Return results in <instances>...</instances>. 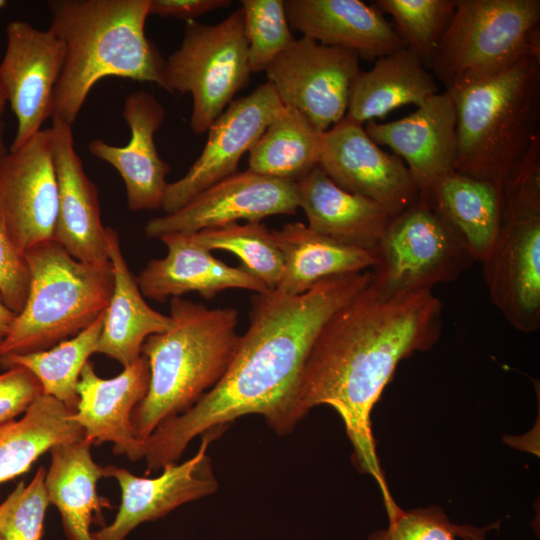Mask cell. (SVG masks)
Wrapping results in <instances>:
<instances>
[{"label": "cell", "mask_w": 540, "mask_h": 540, "mask_svg": "<svg viewBox=\"0 0 540 540\" xmlns=\"http://www.w3.org/2000/svg\"><path fill=\"white\" fill-rule=\"evenodd\" d=\"M364 130L377 145L389 147L402 159L419 193L455 171L456 111L447 90L431 96L403 118L386 123L370 121Z\"/></svg>", "instance_id": "cell-18"}, {"label": "cell", "mask_w": 540, "mask_h": 540, "mask_svg": "<svg viewBox=\"0 0 540 540\" xmlns=\"http://www.w3.org/2000/svg\"><path fill=\"white\" fill-rule=\"evenodd\" d=\"M58 185L50 128L0 159V219L19 251L53 240Z\"/></svg>", "instance_id": "cell-12"}, {"label": "cell", "mask_w": 540, "mask_h": 540, "mask_svg": "<svg viewBox=\"0 0 540 540\" xmlns=\"http://www.w3.org/2000/svg\"><path fill=\"white\" fill-rule=\"evenodd\" d=\"M442 324V302L432 290L383 298L368 284L323 325L301 375V420L318 405L339 414L354 465L376 480L387 509L395 503L378 459L371 413L398 364L431 349Z\"/></svg>", "instance_id": "cell-2"}, {"label": "cell", "mask_w": 540, "mask_h": 540, "mask_svg": "<svg viewBox=\"0 0 540 540\" xmlns=\"http://www.w3.org/2000/svg\"><path fill=\"white\" fill-rule=\"evenodd\" d=\"M419 197L448 224L473 262L482 263L500 227L501 188L454 171L436 180Z\"/></svg>", "instance_id": "cell-26"}, {"label": "cell", "mask_w": 540, "mask_h": 540, "mask_svg": "<svg viewBox=\"0 0 540 540\" xmlns=\"http://www.w3.org/2000/svg\"><path fill=\"white\" fill-rule=\"evenodd\" d=\"M439 92L433 74L409 49L378 58L351 85L345 118L364 125L402 106L421 105Z\"/></svg>", "instance_id": "cell-27"}, {"label": "cell", "mask_w": 540, "mask_h": 540, "mask_svg": "<svg viewBox=\"0 0 540 540\" xmlns=\"http://www.w3.org/2000/svg\"><path fill=\"white\" fill-rule=\"evenodd\" d=\"M298 208L296 181L247 169L200 192L181 209L150 219L144 231L148 238L195 233L239 220L260 222L272 215H294Z\"/></svg>", "instance_id": "cell-14"}, {"label": "cell", "mask_w": 540, "mask_h": 540, "mask_svg": "<svg viewBox=\"0 0 540 540\" xmlns=\"http://www.w3.org/2000/svg\"><path fill=\"white\" fill-rule=\"evenodd\" d=\"M150 380L149 364L141 356L113 378L99 377L88 361L77 384L78 402L71 418L92 444H113L115 455L132 461L143 458L142 445L134 433L131 415L145 397Z\"/></svg>", "instance_id": "cell-21"}, {"label": "cell", "mask_w": 540, "mask_h": 540, "mask_svg": "<svg viewBox=\"0 0 540 540\" xmlns=\"http://www.w3.org/2000/svg\"><path fill=\"white\" fill-rule=\"evenodd\" d=\"M104 312L87 328L53 347L26 354L0 356V366H22L40 382L43 394L54 397L75 410L77 384L89 357L97 353Z\"/></svg>", "instance_id": "cell-32"}, {"label": "cell", "mask_w": 540, "mask_h": 540, "mask_svg": "<svg viewBox=\"0 0 540 540\" xmlns=\"http://www.w3.org/2000/svg\"><path fill=\"white\" fill-rule=\"evenodd\" d=\"M49 30L63 43L52 120L72 126L94 85L106 77L162 86L163 60L145 34L150 0H50Z\"/></svg>", "instance_id": "cell-3"}, {"label": "cell", "mask_w": 540, "mask_h": 540, "mask_svg": "<svg viewBox=\"0 0 540 540\" xmlns=\"http://www.w3.org/2000/svg\"><path fill=\"white\" fill-rule=\"evenodd\" d=\"M64 58L63 43L49 29L40 30L23 20H13L6 26L0 81L17 120L10 149L28 141L51 118Z\"/></svg>", "instance_id": "cell-16"}, {"label": "cell", "mask_w": 540, "mask_h": 540, "mask_svg": "<svg viewBox=\"0 0 540 540\" xmlns=\"http://www.w3.org/2000/svg\"><path fill=\"white\" fill-rule=\"evenodd\" d=\"M502 215L482 262L490 299L516 330L540 327V139L501 189Z\"/></svg>", "instance_id": "cell-7"}, {"label": "cell", "mask_w": 540, "mask_h": 540, "mask_svg": "<svg viewBox=\"0 0 540 540\" xmlns=\"http://www.w3.org/2000/svg\"><path fill=\"white\" fill-rule=\"evenodd\" d=\"M251 73L240 6L215 25L186 23L180 47L165 60L161 87L191 94L190 127L201 135L248 85Z\"/></svg>", "instance_id": "cell-9"}, {"label": "cell", "mask_w": 540, "mask_h": 540, "mask_svg": "<svg viewBox=\"0 0 540 540\" xmlns=\"http://www.w3.org/2000/svg\"><path fill=\"white\" fill-rule=\"evenodd\" d=\"M170 327L142 345L150 380L131 422L143 442L165 419L184 413L224 376L239 345V313L207 308L181 297L170 299Z\"/></svg>", "instance_id": "cell-4"}, {"label": "cell", "mask_w": 540, "mask_h": 540, "mask_svg": "<svg viewBox=\"0 0 540 540\" xmlns=\"http://www.w3.org/2000/svg\"><path fill=\"white\" fill-rule=\"evenodd\" d=\"M248 60L259 73L296 40L289 25L284 0H242Z\"/></svg>", "instance_id": "cell-35"}, {"label": "cell", "mask_w": 540, "mask_h": 540, "mask_svg": "<svg viewBox=\"0 0 540 540\" xmlns=\"http://www.w3.org/2000/svg\"><path fill=\"white\" fill-rule=\"evenodd\" d=\"M75 412L42 394L19 420L0 424V484L27 472L45 452L84 439Z\"/></svg>", "instance_id": "cell-30"}, {"label": "cell", "mask_w": 540, "mask_h": 540, "mask_svg": "<svg viewBox=\"0 0 540 540\" xmlns=\"http://www.w3.org/2000/svg\"><path fill=\"white\" fill-rule=\"evenodd\" d=\"M226 429L214 428L203 433L193 457L164 466L154 478L139 477L115 465L104 466L105 477H112L119 484L121 502L114 520L92 532L93 540H124L138 525L158 520L181 505L215 493L219 484L207 451Z\"/></svg>", "instance_id": "cell-15"}, {"label": "cell", "mask_w": 540, "mask_h": 540, "mask_svg": "<svg viewBox=\"0 0 540 540\" xmlns=\"http://www.w3.org/2000/svg\"><path fill=\"white\" fill-rule=\"evenodd\" d=\"M446 90L456 111L455 171L502 189L540 137V59L525 57Z\"/></svg>", "instance_id": "cell-5"}, {"label": "cell", "mask_w": 540, "mask_h": 540, "mask_svg": "<svg viewBox=\"0 0 540 540\" xmlns=\"http://www.w3.org/2000/svg\"><path fill=\"white\" fill-rule=\"evenodd\" d=\"M28 287L29 269L25 254L14 245L0 219V295L16 314L24 307Z\"/></svg>", "instance_id": "cell-38"}, {"label": "cell", "mask_w": 540, "mask_h": 540, "mask_svg": "<svg viewBox=\"0 0 540 540\" xmlns=\"http://www.w3.org/2000/svg\"><path fill=\"white\" fill-rule=\"evenodd\" d=\"M123 118L130 129L124 146H115L102 139H93L88 151L120 174L131 211L156 210L162 207L171 169L158 154L155 134L162 125L166 110L149 92H131L124 100Z\"/></svg>", "instance_id": "cell-20"}, {"label": "cell", "mask_w": 540, "mask_h": 540, "mask_svg": "<svg viewBox=\"0 0 540 540\" xmlns=\"http://www.w3.org/2000/svg\"><path fill=\"white\" fill-rule=\"evenodd\" d=\"M292 29L320 44L378 58L406 48L393 25L361 0H284Z\"/></svg>", "instance_id": "cell-23"}, {"label": "cell", "mask_w": 540, "mask_h": 540, "mask_svg": "<svg viewBox=\"0 0 540 540\" xmlns=\"http://www.w3.org/2000/svg\"><path fill=\"white\" fill-rule=\"evenodd\" d=\"M50 131L58 185L53 241L79 261L106 264L108 227L102 223L98 189L76 152L72 126L53 119Z\"/></svg>", "instance_id": "cell-19"}, {"label": "cell", "mask_w": 540, "mask_h": 540, "mask_svg": "<svg viewBox=\"0 0 540 540\" xmlns=\"http://www.w3.org/2000/svg\"><path fill=\"white\" fill-rule=\"evenodd\" d=\"M193 242L212 251H230L240 258L241 266L275 290L284 268L283 255L273 230L261 222L229 225L188 233Z\"/></svg>", "instance_id": "cell-33"}, {"label": "cell", "mask_w": 540, "mask_h": 540, "mask_svg": "<svg viewBox=\"0 0 540 540\" xmlns=\"http://www.w3.org/2000/svg\"><path fill=\"white\" fill-rule=\"evenodd\" d=\"M539 0H456L430 64L446 88L518 60L540 59Z\"/></svg>", "instance_id": "cell-8"}, {"label": "cell", "mask_w": 540, "mask_h": 540, "mask_svg": "<svg viewBox=\"0 0 540 540\" xmlns=\"http://www.w3.org/2000/svg\"><path fill=\"white\" fill-rule=\"evenodd\" d=\"M16 313L10 310L0 295V346L5 340Z\"/></svg>", "instance_id": "cell-41"}, {"label": "cell", "mask_w": 540, "mask_h": 540, "mask_svg": "<svg viewBox=\"0 0 540 540\" xmlns=\"http://www.w3.org/2000/svg\"><path fill=\"white\" fill-rule=\"evenodd\" d=\"M0 540H3V537H2V535H1V533H0Z\"/></svg>", "instance_id": "cell-44"}, {"label": "cell", "mask_w": 540, "mask_h": 540, "mask_svg": "<svg viewBox=\"0 0 540 540\" xmlns=\"http://www.w3.org/2000/svg\"><path fill=\"white\" fill-rule=\"evenodd\" d=\"M318 166L337 186L376 202L391 217L419 195L402 159L381 149L363 125L346 118L324 132Z\"/></svg>", "instance_id": "cell-17"}, {"label": "cell", "mask_w": 540, "mask_h": 540, "mask_svg": "<svg viewBox=\"0 0 540 540\" xmlns=\"http://www.w3.org/2000/svg\"><path fill=\"white\" fill-rule=\"evenodd\" d=\"M92 445L84 438L50 450L45 484L49 502L59 510L69 540H93L90 526L94 517L103 519L102 509L111 507L97 493V482L105 477V470L92 458Z\"/></svg>", "instance_id": "cell-29"}, {"label": "cell", "mask_w": 540, "mask_h": 540, "mask_svg": "<svg viewBox=\"0 0 540 540\" xmlns=\"http://www.w3.org/2000/svg\"><path fill=\"white\" fill-rule=\"evenodd\" d=\"M46 470L39 467L28 485L24 482L0 504V533L3 540H41L47 507Z\"/></svg>", "instance_id": "cell-36"}, {"label": "cell", "mask_w": 540, "mask_h": 540, "mask_svg": "<svg viewBox=\"0 0 540 540\" xmlns=\"http://www.w3.org/2000/svg\"><path fill=\"white\" fill-rule=\"evenodd\" d=\"M296 183L308 227L344 245L376 248L392 218L384 208L340 188L319 166Z\"/></svg>", "instance_id": "cell-24"}, {"label": "cell", "mask_w": 540, "mask_h": 540, "mask_svg": "<svg viewBox=\"0 0 540 540\" xmlns=\"http://www.w3.org/2000/svg\"><path fill=\"white\" fill-rule=\"evenodd\" d=\"M323 134L299 111L284 106L250 149L248 169L298 181L319 165Z\"/></svg>", "instance_id": "cell-31"}, {"label": "cell", "mask_w": 540, "mask_h": 540, "mask_svg": "<svg viewBox=\"0 0 540 540\" xmlns=\"http://www.w3.org/2000/svg\"><path fill=\"white\" fill-rule=\"evenodd\" d=\"M7 6L6 0H0V11L4 9Z\"/></svg>", "instance_id": "cell-43"}, {"label": "cell", "mask_w": 540, "mask_h": 540, "mask_svg": "<svg viewBox=\"0 0 540 540\" xmlns=\"http://www.w3.org/2000/svg\"><path fill=\"white\" fill-rule=\"evenodd\" d=\"M370 271L333 276L289 296L251 295L250 324L222 379L184 413L162 421L143 441L147 472L176 463L198 435L249 414L279 435L301 420L297 398L312 345L326 321L370 282Z\"/></svg>", "instance_id": "cell-1"}, {"label": "cell", "mask_w": 540, "mask_h": 540, "mask_svg": "<svg viewBox=\"0 0 540 540\" xmlns=\"http://www.w3.org/2000/svg\"><path fill=\"white\" fill-rule=\"evenodd\" d=\"M459 530L439 506L398 508L389 515L388 526L372 532L367 540H455Z\"/></svg>", "instance_id": "cell-37"}, {"label": "cell", "mask_w": 540, "mask_h": 540, "mask_svg": "<svg viewBox=\"0 0 540 540\" xmlns=\"http://www.w3.org/2000/svg\"><path fill=\"white\" fill-rule=\"evenodd\" d=\"M373 252L369 287L383 298L432 290L456 280L474 263L448 224L419 195L390 219Z\"/></svg>", "instance_id": "cell-10"}, {"label": "cell", "mask_w": 540, "mask_h": 540, "mask_svg": "<svg viewBox=\"0 0 540 540\" xmlns=\"http://www.w3.org/2000/svg\"><path fill=\"white\" fill-rule=\"evenodd\" d=\"M229 0H150L149 15L194 21L211 11L230 6Z\"/></svg>", "instance_id": "cell-40"}, {"label": "cell", "mask_w": 540, "mask_h": 540, "mask_svg": "<svg viewBox=\"0 0 540 540\" xmlns=\"http://www.w3.org/2000/svg\"><path fill=\"white\" fill-rule=\"evenodd\" d=\"M373 5L393 19L405 47L430 67L456 0H377Z\"/></svg>", "instance_id": "cell-34"}, {"label": "cell", "mask_w": 540, "mask_h": 540, "mask_svg": "<svg viewBox=\"0 0 540 540\" xmlns=\"http://www.w3.org/2000/svg\"><path fill=\"white\" fill-rule=\"evenodd\" d=\"M107 252L114 284L103 314L97 353L125 367L141 356L142 345L149 336L170 327L171 318L154 310L145 301L123 256L118 234L111 227H108Z\"/></svg>", "instance_id": "cell-25"}, {"label": "cell", "mask_w": 540, "mask_h": 540, "mask_svg": "<svg viewBox=\"0 0 540 540\" xmlns=\"http://www.w3.org/2000/svg\"><path fill=\"white\" fill-rule=\"evenodd\" d=\"M167 255L152 259L136 277L143 296L158 302L196 292L206 300L219 292L245 289L254 293L269 291L267 286L244 267H232L192 241L188 233L159 237Z\"/></svg>", "instance_id": "cell-22"}, {"label": "cell", "mask_w": 540, "mask_h": 540, "mask_svg": "<svg viewBox=\"0 0 540 540\" xmlns=\"http://www.w3.org/2000/svg\"><path fill=\"white\" fill-rule=\"evenodd\" d=\"M360 58L353 52L302 36L265 70L285 107L299 111L326 132L347 112Z\"/></svg>", "instance_id": "cell-11"}, {"label": "cell", "mask_w": 540, "mask_h": 540, "mask_svg": "<svg viewBox=\"0 0 540 540\" xmlns=\"http://www.w3.org/2000/svg\"><path fill=\"white\" fill-rule=\"evenodd\" d=\"M26 302L0 346V356L49 349L90 326L108 306L114 284L110 261L90 264L55 241L25 252Z\"/></svg>", "instance_id": "cell-6"}, {"label": "cell", "mask_w": 540, "mask_h": 540, "mask_svg": "<svg viewBox=\"0 0 540 540\" xmlns=\"http://www.w3.org/2000/svg\"><path fill=\"white\" fill-rule=\"evenodd\" d=\"M284 261L281 280L275 290L296 296L323 279L370 270L375 254L326 237L302 222L273 230Z\"/></svg>", "instance_id": "cell-28"}, {"label": "cell", "mask_w": 540, "mask_h": 540, "mask_svg": "<svg viewBox=\"0 0 540 540\" xmlns=\"http://www.w3.org/2000/svg\"><path fill=\"white\" fill-rule=\"evenodd\" d=\"M43 394L38 379L28 369L13 366L0 374V424L15 420Z\"/></svg>", "instance_id": "cell-39"}, {"label": "cell", "mask_w": 540, "mask_h": 540, "mask_svg": "<svg viewBox=\"0 0 540 540\" xmlns=\"http://www.w3.org/2000/svg\"><path fill=\"white\" fill-rule=\"evenodd\" d=\"M7 96L0 81V159L8 152L4 140V121L3 116L7 105Z\"/></svg>", "instance_id": "cell-42"}, {"label": "cell", "mask_w": 540, "mask_h": 540, "mask_svg": "<svg viewBox=\"0 0 540 540\" xmlns=\"http://www.w3.org/2000/svg\"><path fill=\"white\" fill-rule=\"evenodd\" d=\"M283 108L270 82L233 100L207 130L208 138L197 160L182 178L168 183L161 207L165 214L181 209L200 192L236 173L242 156Z\"/></svg>", "instance_id": "cell-13"}]
</instances>
